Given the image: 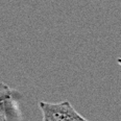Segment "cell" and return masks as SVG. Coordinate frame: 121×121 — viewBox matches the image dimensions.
Wrapping results in <instances>:
<instances>
[{
    "label": "cell",
    "mask_w": 121,
    "mask_h": 121,
    "mask_svg": "<svg viewBox=\"0 0 121 121\" xmlns=\"http://www.w3.org/2000/svg\"><path fill=\"white\" fill-rule=\"evenodd\" d=\"M39 108L43 114L44 121H77L87 120L77 112L69 101L56 103L40 101Z\"/></svg>",
    "instance_id": "cell-1"
},
{
    "label": "cell",
    "mask_w": 121,
    "mask_h": 121,
    "mask_svg": "<svg viewBox=\"0 0 121 121\" xmlns=\"http://www.w3.org/2000/svg\"><path fill=\"white\" fill-rule=\"evenodd\" d=\"M21 97L17 91L0 100V121L20 120L22 114L18 107V99Z\"/></svg>",
    "instance_id": "cell-2"
},
{
    "label": "cell",
    "mask_w": 121,
    "mask_h": 121,
    "mask_svg": "<svg viewBox=\"0 0 121 121\" xmlns=\"http://www.w3.org/2000/svg\"><path fill=\"white\" fill-rule=\"evenodd\" d=\"M15 90H12L7 85L3 84V82H0V100L3 99L4 97L9 96V95L13 94Z\"/></svg>",
    "instance_id": "cell-3"
}]
</instances>
